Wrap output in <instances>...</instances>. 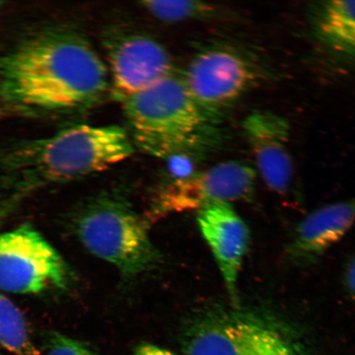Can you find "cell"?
<instances>
[{
    "mask_svg": "<svg viewBox=\"0 0 355 355\" xmlns=\"http://www.w3.org/2000/svg\"><path fill=\"white\" fill-rule=\"evenodd\" d=\"M148 226L144 217L127 204L103 198L79 213L74 230L93 255L132 277L152 269L159 260L148 236Z\"/></svg>",
    "mask_w": 355,
    "mask_h": 355,
    "instance_id": "cell-4",
    "label": "cell"
},
{
    "mask_svg": "<svg viewBox=\"0 0 355 355\" xmlns=\"http://www.w3.org/2000/svg\"><path fill=\"white\" fill-rule=\"evenodd\" d=\"M42 355H94L78 340L53 332L49 335Z\"/></svg>",
    "mask_w": 355,
    "mask_h": 355,
    "instance_id": "cell-16",
    "label": "cell"
},
{
    "mask_svg": "<svg viewBox=\"0 0 355 355\" xmlns=\"http://www.w3.org/2000/svg\"><path fill=\"white\" fill-rule=\"evenodd\" d=\"M0 355H1V354H0Z\"/></svg>",
    "mask_w": 355,
    "mask_h": 355,
    "instance_id": "cell-22",
    "label": "cell"
},
{
    "mask_svg": "<svg viewBox=\"0 0 355 355\" xmlns=\"http://www.w3.org/2000/svg\"><path fill=\"white\" fill-rule=\"evenodd\" d=\"M345 284L350 298L355 301V257L345 270Z\"/></svg>",
    "mask_w": 355,
    "mask_h": 355,
    "instance_id": "cell-18",
    "label": "cell"
},
{
    "mask_svg": "<svg viewBox=\"0 0 355 355\" xmlns=\"http://www.w3.org/2000/svg\"><path fill=\"white\" fill-rule=\"evenodd\" d=\"M310 19L314 34L324 46L336 55L355 60V1L315 3Z\"/></svg>",
    "mask_w": 355,
    "mask_h": 355,
    "instance_id": "cell-13",
    "label": "cell"
},
{
    "mask_svg": "<svg viewBox=\"0 0 355 355\" xmlns=\"http://www.w3.org/2000/svg\"><path fill=\"white\" fill-rule=\"evenodd\" d=\"M198 222L209 245L233 304L238 303V281L250 233L230 203L211 204L198 211Z\"/></svg>",
    "mask_w": 355,
    "mask_h": 355,
    "instance_id": "cell-11",
    "label": "cell"
},
{
    "mask_svg": "<svg viewBox=\"0 0 355 355\" xmlns=\"http://www.w3.org/2000/svg\"><path fill=\"white\" fill-rule=\"evenodd\" d=\"M184 355H294L282 333L263 322L220 309L198 310L180 333Z\"/></svg>",
    "mask_w": 355,
    "mask_h": 355,
    "instance_id": "cell-6",
    "label": "cell"
},
{
    "mask_svg": "<svg viewBox=\"0 0 355 355\" xmlns=\"http://www.w3.org/2000/svg\"><path fill=\"white\" fill-rule=\"evenodd\" d=\"M133 355H176L166 349L150 343L141 344L135 349Z\"/></svg>",
    "mask_w": 355,
    "mask_h": 355,
    "instance_id": "cell-17",
    "label": "cell"
},
{
    "mask_svg": "<svg viewBox=\"0 0 355 355\" xmlns=\"http://www.w3.org/2000/svg\"><path fill=\"white\" fill-rule=\"evenodd\" d=\"M0 345L13 355H42L30 338L24 315L0 294Z\"/></svg>",
    "mask_w": 355,
    "mask_h": 355,
    "instance_id": "cell-14",
    "label": "cell"
},
{
    "mask_svg": "<svg viewBox=\"0 0 355 355\" xmlns=\"http://www.w3.org/2000/svg\"><path fill=\"white\" fill-rule=\"evenodd\" d=\"M355 223V198L311 212L295 232L288 252L295 259H316L338 243Z\"/></svg>",
    "mask_w": 355,
    "mask_h": 355,
    "instance_id": "cell-12",
    "label": "cell"
},
{
    "mask_svg": "<svg viewBox=\"0 0 355 355\" xmlns=\"http://www.w3.org/2000/svg\"><path fill=\"white\" fill-rule=\"evenodd\" d=\"M135 153L123 128L87 124L65 128L43 139L13 146L0 155V191L12 198L51 183L80 179Z\"/></svg>",
    "mask_w": 355,
    "mask_h": 355,
    "instance_id": "cell-2",
    "label": "cell"
},
{
    "mask_svg": "<svg viewBox=\"0 0 355 355\" xmlns=\"http://www.w3.org/2000/svg\"><path fill=\"white\" fill-rule=\"evenodd\" d=\"M242 127L261 179L273 192L286 194L294 175L290 123L276 112L261 110L247 115Z\"/></svg>",
    "mask_w": 355,
    "mask_h": 355,
    "instance_id": "cell-10",
    "label": "cell"
},
{
    "mask_svg": "<svg viewBox=\"0 0 355 355\" xmlns=\"http://www.w3.org/2000/svg\"><path fill=\"white\" fill-rule=\"evenodd\" d=\"M257 173L243 161L217 164L207 170L177 178L159 191L146 223L161 217L199 211L211 204L248 201L254 196Z\"/></svg>",
    "mask_w": 355,
    "mask_h": 355,
    "instance_id": "cell-7",
    "label": "cell"
},
{
    "mask_svg": "<svg viewBox=\"0 0 355 355\" xmlns=\"http://www.w3.org/2000/svg\"><path fill=\"white\" fill-rule=\"evenodd\" d=\"M68 270L62 257L29 226L0 234V290L37 294L65 286Z\"/></svg>",
    "mask_w": 355,
    "mask_h": 355,
    "instance_id": "cell-8",
    "label": "cell"
},
{
    "mask_svg": "<svg viewBox=\"0 0 355 355\" xmlns=\"http://www.w3.org/2000/svg\"><path fill=\"white\" fill-rule=\"evenodd\" d=\"M265 75L263 66L250 53L216 44L195 54L181 79L195 103L216 123Z\"/></svg>",
    "mask_w": 355,
    "mask_h": 355,
    "instance_id": "cell-5",
    "label": "cell"
},
{
    "mask_svg": "<svg viewBox=\"0 0 355 355\" xmlns=\"http://www.w3.org/2000/svg\"><path fill=\"white\" fill-rule=\"evenodd\" d=\"M132 141L159 158L202 152L214 143V123L174 73L123 102Z\"/></svg>",
    "mask_w": 355,
    "mask_h": 355,
    "instance_id": "cell-3",
    "label": "cell"
},
{
    "mask_svg": "<svg viewBox=\"0 0 355 355\" xmlns=\"http://www.w3.org/2000/svg\"><path fill=\"white\" fill-rule=\"evenodd\" d=\"M103 44L110 66L111 93L123 102L173 73L170 54L148 35L111 30Z\"/></svg>",
    "mask_w": 355,
    "mask_h": 355,
    "instance_id": "cell-9",
    "label": "cell"
},
{
    "mask_svg": "<svg viewBox=\"0 0 355 355\" xmlns=\"http://www.w3.org/2000/svg\"><path fill=\"white\" fill-rule=\"evenodd\" d=\"M109 86L103 60L73 29L44 30L0 57V95L16 108L83 110L103 98Z\"/></svg>",
    "mask_w": 355,
    "mask_h": 355,
    "instance_id": "cell-1",
    "label": "cell"
},
{
    "mask_svg": "<svg viewBox=\"0 0 355 355\" xmlns=\"http://www.w3.org/2000/svg\"><path fill=\"white\" fill-rule=\"evenodd\" d=\"M294 355H298V354H294Z\"/></svg>",
    "mask_w": 355,
    "mask_h": 355,
    "instance_id": "cell-21",
    "label": "cell"
},
{
    "mask_svg": "<svg viewBox=\"0 0 355 355\" xmlns=\"http://www.w3.org/2000/svg\"><path fill=\"white\" fill-rule=\"evenodd\" d=\"M139 6L157 19L175 22L209 19L216 15L217 8L211 3L195 0L184 1H141Z\"/></svg>",
    "mask_w": 355,
    "mask_h": 355,
    "instance_id": "cell-15",
    "label": "cell"
},
{
    "mask_svg": "<svg viewBox=\"0 0 355 355\" xmlns=\"http://www.w3.org/2000/svg\"><path fill=\"white\" fill-rule=\"evenodd\" d=\"M4 3H6V2L0 1V10H1Z\"/></svg>",
    "mask_w": 355,
    "mask_h": 355,
    "instance_id": "cell-19",
    "label": "cell"
},
{
    "mask_svg": "<svg viewBox=\"0 0 355 355\" xmlns=\"http://www.w3.org/2000/svg\"><path fill=\"white\" fill-rule=\"evenodd\" d=\"M0 113H1V110H0Z\"/></svg>",
    "mask_w": 355,
    "mask_h": 355,
    "instance_id": "cell-20",
    "label": "cell"
}]
</instances>
